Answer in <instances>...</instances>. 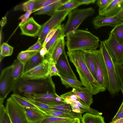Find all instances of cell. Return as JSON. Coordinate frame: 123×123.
<instances>
[{"instance_id": "7a4b0ae2", "label": "cell", "mask_w": 123, "mask_h": 123, "mask_svg": "<svg viewBox=\"0 0 123 123\" xmlns=\"http://www.w3.org/2000/svg\"><path fill=\"white\" fill-rule=\"evenodd\" d=\"M12 91L24 96L31 93H55V87L51 77L45 79H25L20 77L15 80Z\"/></svg>"}, {"instance_id": "e0dca14e", "label": "cell", "mask_w": 123, "mask_h": 123, "mask_svg": "<svg viewBox=\"0 0 123 123\" xmlns=\"http://www.w3.org/2000/svg\"><path fill=\"white\" fill-rule=\"evenodd\" d=\"M26 117L31 123H39L43 119L45 114L40 111L28 107H22Z\"/></svg>"}, {"instance_id": "d6986e66", "label": "cell", "mask_w": 123, "mask_h": 123, "mask_svg": "<svg viewBox=\"0 0 123 123\" xmlns=\"http://www.w3.org/2000/svg\"><path fill=\"white\" fill-rule=\"evenodd\" d=\"M123 9V0H113L105 10L103 16H116Z\"/></svg>"}, {"instance_id": "7c38bea8", "label": "cell", "mask_w": 123, "mask_h": 123, "mask_svg": "<svg viewBox=\"0 0 123 123\" xmlns=\"http://www.w3.org/2000/svg\"><path fill=\"white\" fill-rule=\"evenodd\" d=\"M25 97L48 105L60 104L63 103L62 98L56 93L43 94L31 93L25 95Z\"/></svg>"}, {"instance_id": "4fadbf2b", "label": "cell", "mask_w": 123, "mask_h": 123, "mask_svg": "<svg viewBox=\"0 0 123 123\" xmlns=\"http://www.w3.org/2000/svg\"><path fill=\"white\" fill-rule=\"evenodd\" d=\"M55 64L61 76L78 80L70 65L65 50L60 56Z\"/></svg>"}, {"instance_id": "e575fe53", "label": "cell", "mask_w": 123, "mask_h": 123, "mask_svg": "<svg viewBox=\"0 0 123 123\" xmlns=\"http://www.w3.org/2000/svg\"><path fill=\"white\" fill-rule=\"evenodd\" d=\"M13 47L7 43H3L0 48V63L4 57L11 55L13 53Z\"/></svg>"}, {"instance_id": "2e32d148", "label": "cell", "mask_w": 123, "mask_h": 123, "mask_svg": "<svg viewBox=\"0 0 123 123\" xmlns=\"http://www.w3.org/2000/svg\"><path fill=\"white\" fill-rule=\"evenodd\" d=\"M63 25H59L51 39L46 44L45 47L48 51L46 55H50L52 52L60 39L62 37H65L63 28Z\"/></svg>"}, {"instance_id": "74e56055", "label": "cell", "mask_w": 123, "mask_h": 123, "mask_svg": "<svg viewBox=\"0 0 123 123\" xmlns=\"http://www.w3.org/2000/svg\"><path fill=\"white\" fill-rule=\"evenodd\" d=\"M45 57L49 61V71L51 76H58L60 77L61 76L59 73L55 63L50 57L45 56Z\"/></svg>"}, {"instance_id": "d6a6232c", "label": "cell", "mask_w": 123, "mask_h": 123, "mask_svg": "<svg viewBox=\"0 0 123 123\" xmlns=\"http://www.w3.org/2000/svg\"><path fill=\"white\" fill-rule=\"evenodd\" d=\"M110 33L112 34L118 43L123 44V22L113 27Z\"/></svg>"}, {"instance_id": "9f6ffc18", "label": "cell", "mask_w": 123, "mask_h": 123, "mask_svg": "<svg viewBox=\"0 0 123 123\" xmlns=\"http://www.w3.org/2000/svg\"><path fill=\"white\" fill-rule=\"evenodd\" d=\"M119 64L121 67L123 69V60Z\"/></svg>"}, {"instance_id": "ba28073f", "label": "cell", "mask_w": 123, "mask_h": 123, "mask_svg": "<svg viewBox=\"0 0 123 123\" xmlns=\"http://www.w3.org/2000/svg\"><path fill=\"white\" fill-rule=\"evenodd\" d=\"M69 12L57 11L42 25V28L38 36V40L43 42L47 35L53 29L60 25L65 19Z\"/></svg>"}, {"instance_id": "836d02e7", "label": "cell", "mask_w": 123, "mask_h": 123, "mask_svg": "<svg viewBox=\"0 0 123 123\" xmlns=\"http://www.w3.org/2000/svg\"><path fill=\"white\" fill-rule=\"evenodd\" d=\"M40 51H31L26 50L21 51L18 55L17 59L24 65Z\"/></svg>"}, {"instance_id": "8992f818", "label": "cell", "mask_w": 123, "mask_h": 123, "mask_svg": "<svg viewBox=\"0 0 123 123\" xmlns=\"http://www.w3.org/2000/svg\"><path fill=\"white\" fill-rule=\"evenodd\" d=\"M94 62L97 80L102 87L107 89L108 76L106 65L100 49L90 50Z\"/></svg>"}, {"instance_id": "83f0119b", "label": "cell", "mask_w": 123, "mask_h": 123, "mask_svg": "<svg viewBox=\"0 0 123 123\" xmlns=\"http://www.w3.org/2000/svg\"><path fill=\"white\" fill-rule=\"evenodd\" d=\"M62 84L66 88L72 87L73 88L82 89L84 87L81 82L78 80H75L62 76L60 77Z\"/></svg>"}, {"instance_id": "ee69618b", "label": "cell", "mask_w": 123, "mask_h": 123, "mask_svg": "<svg viewBox=\"0 0 123 123\" xmlns=\"http://www.w3.org/2000/svg\"><path fill=\"white\" fill-rule=\"evenodd\" d=\"M59 26L55 28L47 35L45 40L42 44L43 47H45L46 44L51 39L55 33Z\"/></svg>"}, {"instance_id": "8d00e7d4", "label": "cell", "mask_w": 123, "mask_h": 123, "mask_svg": "<svg viewBox=\"0 0 123 123\" xmlns=\"http://www.w3.org/2000/svg\"><path fill=\"white\" fill-rule=\"evenodd\" d=\"M113 0H98L96 4L99 7V15L103 16L107 8Z\"/></svg>"}, {"instance_id": "681fc988", "label": "cell", "mask_w": 123, "mask_h": 123, "mask_svg": "<svg viewBox=\"0 0 123 123\" xmlns=\"http://www.w3.org/2000/svg\"><path fill=\"white\" fill-rule=\"evenodd\" d=\"M80 5H88L90 4H94L96 1V0H77Z\"/></svg>"}, {"instance_id": "c3c4849f", "label": "cell", "mask_w": 123, "mask_h": 123, "mask_svg": "<svg viewBox=\"0 0 123 123\" xmlns=\"http://www.w3.org/2000/svg\"><path fill=\"white\" fill-rule=\"evenodd\" d=\"M72 111L74 112L81 114L84 113L85 112L81 108L76 105L70 104Z\"/></svg>"}, {"instance_id": "277c9868", "label": "cell", "mask_w": 123, "mask_h": 123, "mask_svg": "<svg viewBox=\"0 0 123 123\" xmlns=\"http://www.w3.org/2000/svg\"><path fill=\"white\" fill-rule=\"evenodd\" d=\"M99 47L106 68L108 76L107 89L111 95H114L121 91V84L116 70L115 63L103 41H100Z\"/></svg>"}, {"instance_id": "f35d334b", "label": "cell", "mask_w": 123, "mask_h": 123, "mask_svg": "<svg viewBox=\"0 0 123 123\" xmlns=\"http://www.w3.org/2000/svg\"><path fill=\"white\" fill-rule=\"evenodd\" d=\"M59 0H36L35 11L34 12L44 7L58 1Z\"/></svg>"}, {"instance_id": "ac0fdd59", "label": "cell", "mask_w": 123, "mask_h": 123, "mask_svg": "<svg viewBox=\"0 0 123 123\" xmlns=\"http://www.w3.org/2000/svg\"><path fill=\"white\" fill-rule=\"evenodd\" d=\"M52 109L59 111L70 116L74 119L78 118L81 120L82 114L74 112L70 105L63 102L60 104L49 105Z\"/></svg>"}, {"instance_id": "ab89813d", "label": "cell", "mask_w": 123, "mask_h": 123, "mask_svg": "<svg viewBox=\"0 0 123 123\" xmlns=\"http://www.w3.org/2000/svg\"><path fill=\"white\" fill-rule=\"evenodd\" d=\"M0 123H11L5 108L3 104H0Z\"/></svg>"}, {"instance_id": "52a82bcc", "label": "cell", "mask_w": 123, "mask_h": 123, "mask_svg": "<svg viewBox=\"0 0 123 123\" xmlns=\"http://www.w3.org/2000/svg\"><path fill=\"white\" fill-rule=\"evenodd\" d=\"M12 65L7 67L1 71L0 77V104L12 91L15 80L12 75Z\"/></svg>"}, {"instance_id": "9c48e42d", "label": "cell", "mask_w": 123, "mask_h": 123, "mask_svg": "<svg viewBox=\"0 0 123 123\" xmlns=\"http://www.w3.org/2000/svg\"><path fill=\"white\" fill-rule=\"evenodd\" d=\"M5 109L11 123H31L27 119L23 108L11 97L7 100Z\"/></svg>"}, {"instance_id": "f6af8a7d", "label": "cell", "mask_w": 123, "mask_h": 123, "mask_svg": "<svg viewBox=\"0 0 123 123\" xmlns=\"http://www.w3.org/2000/svg\"><path fill=\"white\" fill-rule=\"evenodd\" d=\"M43 47V44L42 43L37 40V42L34 44L26 50L31 51H40Z\"/></svg>"}, {"instance_id": "3957f363", "label": "cell", "mask_w": 123, "mask_h": 123, "mask_svg": "<svg viewBox=\"0 0 123 123\" xmlns=\"http://www.w3.org/2000/svg\"><path fill=\"white\" fill-rule=\"evenodd\" d=\"M66 37L68 51L96 49L99 47V38L86 30L77 29Z\"/></svg>"}, {"instance_id": "7dc6e473", "label": "cell", "mask_w": 123, "mask_h": 123, "mask_svg": "<svg viewBox=\"0 0 123 123\" xmlns=\"http://www.w3.org/2000/svg\"><path fill=\"white\" fill-rule=\"evenodd\" d=\"M123 96V92H122ZM123 118V99L122 103L119 107L118 110L114 117L113 118L111 121H113L117 119Z\"/></svg>"}, {"instance_id": "6f0895ef", "label": "cell", "mask_w": 123, "mask_h": 123, "mask_svg": "<svg viewBox=\"0 0 123 123\" xmlns=\"http://www.w3.org/2000/svg\"><path fill=\"white\" fill-rule=\"evenodd\" d=\"M80 123H82V122H81Z\"/></svg>"}, {"instance_id": "cb8c5ba5", "label": "cell", "mask_w": 123, "mask_h": 123, "mask_svg": "<svg viewBox=\"0 0 123 123\" xmlns=\"http://www.w3.org/2000/svg\"><path fill=\"white\" fill-rule=\"evenodd\" d=\"M104 118L101 115L86 113L81 120L82 123H105Z\"/></svg>"}, {"instance_id": "d590c367", "label": "cell", "mask_w": 123, "mask_h": 123, "mask_svg": "<svg viewBox=\"0 0 123 123\" xmlns=\"http://www.w3.org/2000/svg\"><path fill=\"white\" fill-rule=\"evenodd\" d=\"M23 97L28 101L38 107L45 114V112L52 110L51 108L49 105L36 101L28 98L24 97Z\"/></svg>"}, {"instance_id": "30bf717a", "label": "cell", "mask_w": 123, "mask_h": 123, "mask_svg": "<svg viewBox=\"0 0 123 123\" xmlns=\"http://www.w3.org/2000/svg\"><path fill=\"white\" fill-rule=\"evenodd\" d=\"M103 41L114 63L119 64L123 60V44L118 43L111 33L108 38Z\"/></svg>"}, {"instance_id": "f1b7e54d", "label": "cell", "mask_w": 123, "mask_h": 123, "mask_svg": "<svg viewBox=\"0 0 123 123\" xmlns=\"http://www.w3.org/2000/svg\"><path fill=\"white\" fill-rule=\"evenodd\" d=\"M36 0H30L21 4L16 6L14 8L15 11H20L32 12L35 11Z\"/></svg>"}, {"instance_id": "4dcf8cb0", "label": "cell", "mask_w": 123, "mask_h": 123, "mask_svg": "<svg viewBox=\"0 0 123 123\" xmlns=\"http://www.w3.org/2000/svg\"><path fill=\"white\" fill-rule=\"evenodd\" d=\"M12 65V76L15 80L23 74L24 65L17 58L14 61Z\"/></svg>"}, {"instance_id": "603a6c76", "label": "cell", "mask_w": 123, "mask_h": 123, "mask_svg": "<svg viewBox=\"0 0 123 123\" xmlns=\"http://www.w3.org/2000/svg\"><path fill=\"white\" fill-rule=\"evenodd\" d=\"M45 59V58H43L41 56L39 52L36 54L24 65L23 74L39 65Z\"/></svg>"}, {"instance_id": "484cf974", "label": "cell", "mask_w": 123, "mask_h": 123, "mask_svg": "<svg viewBox=\"0 0 123 123\" xmlns=\"http://www.w3.org/2000/svg\"><path fill=\"white\" fill-rule=\"evenodd\" d=\"M11 97L17 104L21 107H28L36 109L42 112L38 107L26 100L23 97L19 94L13 93L11 95Z\"/></svg>"}, {"instance_id": "7402d4cb", "label": "cell", "mask_w": 123, "mask_h": 123, "mask_svg": "<svg viewBox=\"0 0 123 123\" xmlns=\"http://www.w3.org/2000/svg\"><path fill=\"white\" fill-rule=\"evenodd\" d=\"M65 43L64 37L61 38L54 48L50 55H46L50 57L55 63L65 50Z\"/></svg>"}, {"instance_id": "6da1fadb", "label": "cell", "mask_w": 123, "mask_h": 123, "mask_svg": "<svg viewBox=\"0 0 123 123\" xmlns=\"http://www.w3.org/2000/svg\"><path fill=\"white\" fill-rule=\"evenodd\" d=\"M67 54L70 61L76 68L83 85L93 95L106 90V89L99 84L88 68L83 50L68 51Z\"/></svg>"}, {"instance_id": "b9f144b4", "label": "cell", "mask_w": 123, "mask_h": 123, "mask_svg": "<svg viewBox=\"0 0 123 123\" xmlns=\"http://www.w3.org/2000/svg\"><path fill=\"white\" fill-rule=\"evenodd\" d=\"M60 96L63 100H68L72 101H79L81 100L72 91L62 94Z\"/></svg>"}, {"instance_id": "ffe728a7", "label": "cell", "mask_w": 123, "mask_h": 123, "mask_svg": "<svg viewBox=\"0 0 123 123\" xmlns=\"http://www.w3.org/2000/svg\"><path fill=\"white\" fill-rule=\"evenodd\" d=\"M72 91L88 106L93 103V95L86 87L82 89L73 88Z\"/></svg>"}, {"instance_id": "7bdbcfd3", "label": "cell", "mask_w": 123, "mask_h": 123, "mask_svg": "<svg viewBox=\"0 0 123 123\" xmlns=\"http://www.w3.org/2000/svg\"><path fill=\"white\" fill-rule=\"evenodd\" d=\"M115 66L117 74L121 84V91L123 92V69L119 64L115 63Z\"/></svg>"}, {"instance_id": "4316f807", "label": "cell", "mask_w": 123, "mask_h": 123, "mask_svg": "<svg viewBox=\"0 0 123 123\" xmlns=\"http://www.w3.org/2000/svg\"><path fill=\"white\" fill-rule=\"evenodd\" d=\"M74 118H64L45 114L43 119L39 123H72Z\"/></svg>"}, {"instance_id": "5b68a950", "label": "cell", "mask_w": 123, "mask_h": 123, "mask_svg": "<svg viewBox=\"0 0 123 123\" xmlns=\"http://www.w3.org/2000/svg\"><path fill=\"white\" fill-rule=\"evenodd\" d=\"M94 13V9L92 7L83 9L76 8L69 11L68 20L63 26L65 36L77 30L84 20Z\"/></svg>"}, {"instance_id": "db71d44e", "label": "cell", "mask_w": 123, "mask_h": 123, "mask_svg": "<svg viewBox=\"0 0 123 123\" xmlns=\"http://www.w3.org/2000/svg\"><path fill=\"white\" fill-rule=\"evenodd\" d=\"M2 19L0 22V24L2 26H3L6 23V16H5L4 18H3Z\"/></svg>"}, {"instance_id": "bcb514c9", "label": "cell", "mask_w": 123, "mask_h": 123, "mask_svg": "<svg viewBox=\"0 0 123 123\" xmlns=\"http://www.w3.org/2000/svg\"><path fill=\"white\" fill-rule=\"evenodd\" d=\"M33 12L31 11L27 12L25 14L21 15L18 18L19 19L21 20L18 26L27 21L29 19L30 15Z\"/></svg>"}, {"instance_id": "44dd1931", "label": "cell", "mask_w": 123, "mask_h": 123, "mask_svg": "<svg viewBox=\"0 0 123 123\" xmlns=\"http://www.w3.org/2000/svg\"><path fill=\"white\" fill-rule=\"evenodd\" d=\"M66 0H59L58 1L35 11L34 15L46 14L52 16L56 12L57 8Z\"/></svg>"}, {"instance_id": "1f68e13d", "label": "cell", "mask_w": 123, "mask_h": 123, "mask_svg": "<svg viewBox=\"0 0 123 123\" xmlns=\"http://www.w3.org/2000/svg\"><path fill=\"white\" fill-rule=\"evenodd\" d=\"M80 4L77 0H67L57 8V11H70L76 8Z\"/></svg>"}, {"instance_id": "11a10c76", "label": "cell", "mask_w": 123, "mask_h": 123, "mask_svg": "<svg viewBox=\"0 0 123 123\" xmlns=\"http://www.w3.org/2000/svg\"><path fill=\"white\" fill-rule=\"evenodd\" d=\"M80 120L79 119H74L72 123H80Z\"/></svg>"}, {"instance_id": "816d5d0a", "label": "cell", "mask_w": 123, "mask_h": 123, "mask_svg": "<svg viewBox=\"0 0 123 123\" xmlns=\"http://www.w3.org/2000/svg\"><path fill=\"white\" fill-rule=\"evenodd\" d=\"M110 123H123V118L111 121Z\"/></svg>"}, {"instance_id": "d4e9b609", "label": "cell", "mask_w": 123, "mask_h": 123, "mask_svg": "<svg viewBox=\"0 0 123 123\" xmlns=\"http://www.w3.org/2000/svg\"><path fill=\"white\" fill-rule=\"evenodd\" d=\"M62 102L64 103L69 104H74L78 106L86 113H92L93 114L101 115L102 113L93 109L87 105L81 100L79 101H72L68 100H65Z\"/></svg>"}, {"instance_id": "9a60e30c", "label": "cell", "mask_w": 123, "mask_h": 123, "mask_svg": "<svg viewBox=\"0 0 123 123\" xmlns=\"http://www.w3.org/2000/svg\"><path fill=\"white\" fill-rule=\"evenodd\" d=\"M123 22V21L116 16L106 17L99 15L92 19V23L94 28L98 29L104 26H108L114 27Z\"/></svg>"}, {"instance_id": "8fae6325", "label": "cell", "mask_w": 123, "mask_h": 123, "mask_svg": "<svg viewBox=\"0 0 123 123\" xmlns=\"http://www.w3.org/2000/svg\"><path fill=\"white\" fill-rule=\"evenodd\" d=\"M50 77L51 76L49 71V62L45 57L41 63L24 73L20 76L25 79H45Z\"/></svg>"}, {"instance_id": "f907efd6", "label": "cell", "mask_w": 123, "mask_h": 123, "mask_svg": "<svg viewBox=\"0 0 123 123\" xmlns=\"http://www.w3.org/2000/svg\"><path fill=\"white\" fill-rule=\"evenodd\" d=\"M48 53V51L45 46L43 47L39 52L41 56L43 58H45V56Z\"/></svg>"}, {"instance_id": "5bb4252c", "label": "cell", "mask_w": 123, "mask_h": 123, "mask_svg": "<svg viewBox=\"0 0 123 123\" xmlns=\"http://www.w3.org/2000/svg\"><path fill=\"white\" fill-rule=\"evenodd\" d=\"M19 26L22 34L34 37L38 36L42 28L32 17Z\"/></svg>"}, {"instance_id": "f546056e", "label": "cell", "mask_w": 123, "mask_h": 123, "mask_svg": "<svg viewBox=\"0 0 123 123\" xmlns=\"http://www.w3.org/2000/svg\"><path fill=\"white\" fill-rule=\"evenodd\" d=\"M83 51L86 64L93 77L97 80L94 62L90 50Z\"/></svg>"}, {"instance_id": "60d3db41", "label": "cell", "mask_w": 123, "mask_h": 123, "mask_svg": "<svg viewBox=\"0 0 123 123\" xmlns=\"http://www.w3.org/2000/svg\"><path fill=\"white\" fill-rule=\"evenodd\" d=\"M45 114L49 115L56 117L64 118H73L70 116L62 112L51 110L45 112Z\"/></svg>"}, {"instance_id": "f5cc1de1", "label": "cell", "mask_w": 123, "mask_h": 123, "mask_svg": "<svg viewBox=\"0 0 123 123\" xmlns=\"http://www.w3.org/2000/svg\"><path fill=\"white\" fill-rule=\"evenodd\" d=\"M116 16L123 21V9Z\"/></svg>"}]
</instances>
